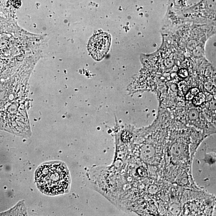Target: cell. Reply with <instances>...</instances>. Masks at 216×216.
Instances as JSON below:
<instances>
[{
  "mask_svg": "<svg viewBox=\"0 0 216 216\" xmlns=\"http://www.w3.org/2000/svg\"><path fill=\"white\" fill-rule=\"evenodd\" d=\"M35 179L38 187L46 194H63L70 188L69 170L64 164L60 162L42 165L36 170Z\"/></svg>",
  "mask_w": 216,
  "mask_h": 216,
  "instance_id": "obj_1",
  "label": "cell"
},
{
  "mask_svg": "<svg viewBox=\"0 0 216 216\" xmlns=\"http://www.w3.org/2000/svg\"><path fill=\"white\" fill-rule=\"evenodd\" d=\"M111 42V36L107 33H101L94 35L89 43V52L95 60H101L109 50Z\"/></svg>",
  "mask_w": 216,
  "mask_h": 216,
  "instance_id": "obj_2",
  "label": "cell"
},
{
  "mask_svg": "<svg viewBox=\"0 0 216 216\" xmlns=\"http://www.w3.org/2000/svg\"><path fill=\"white\" fill-rule=\"evenodd\" d=\"M194 103L196 105H200L205 101V96L203 93H199L194 97Z\"/></svg>",
  "mask_w": 216,
  "mask_h": 216,
  "instance_id": "obj_3",
  "label": "cell"
},
{
  "mask_svg": "<svg viewBox=\"0 0 216 216\" xmlns=\"http://www.w3.org/2000/svg\"><path fill=\"white\" fill-rule=\"evenodd\" d=\"M199 93V90L197 88L192 89L189 91L188 93L186 98L188 99L189 100L193 99L195 96L196 94H198Z\"/></svg>",
  "mask_w": 216,
  "mask_h": 216,
  "instance_id": "obj_4",
  "label": "cell"
},
{
  "mask_svg": "<svg viewBox=\"0 0 216 216\" xmlns=\"http://www.w3.org/2000/svg\"><path fill=\"white\" fill-rule=\"evenodd\" d=\"M178 75L182 78H186L188 76V71L186 69H181L178 72Z\"/></svg>",
  "mask_w": 216,
  "mask_h": 216,
  "instance_id": "obj_5",
  "label": "cell"
}]
</instances>
